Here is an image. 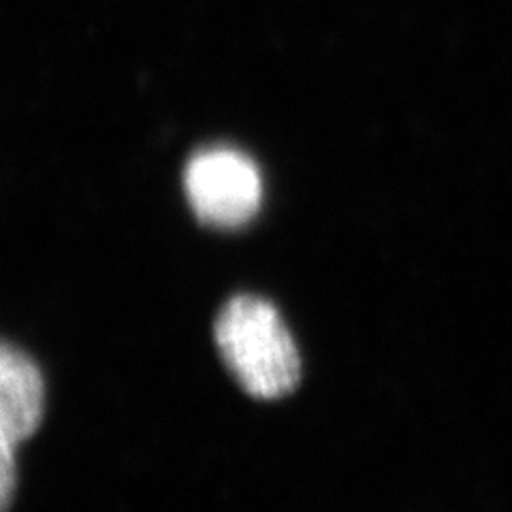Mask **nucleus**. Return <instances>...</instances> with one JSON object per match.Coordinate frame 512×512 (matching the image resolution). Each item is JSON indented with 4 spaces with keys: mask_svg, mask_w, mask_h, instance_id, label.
Masks as SVG:
<instances>
[{
    "mask_svg": "<svg viewBox=\"0 0 512 512\" xmlns=\"http://www.w3.org/2000/svg\"><path fill=\"white\" fill-rule=\"evenodd\" d=\"M18 446L9 440H0V512H9L13 493L18 489V463H15Z\"/></svg>",
    "mask_w": 512,
    "mask_h": 512,
    "instance_id": "obj_4",
    "label": "nucleus"
},
{
    "mask_svg": "<svg viewBox=\"0 0 512 512\" xmlns=\"http://www.w3.org/2000/svg\"><path fill=\"white\" fill-rule=\"evenodd\" d=\"M214 340L224 367L254 399H280L297 389L301 355L274 303L235 295L216 316Z\"/></svg>",
    "mask_w": 512,
    "mask_h": 512,
    "instance_id": "obj_1",
    "label": "nucleus"
},
{
    "mask_svg": "<svg viewBox=\"0 0 512 512\" xmlns=\"http://www.w3.org/2000/svg\"><path fill=\"white\" fill-rule=\"evenodd\" d=\"M45 412L39 365L9 340L0 348V440L15 446L37 434Z\"/></svg>",
    "mask_w": 512,
    "mask_h": 512,
    "instance_id": "obj_3",
    "label": "nucleus"
},
{
    "mask_svg": "<svg viewBox=\"0 0 512 512\" xmlns=\"http://www.w3.org/2000/svg\"><path fill=\"white\" fill-rule=\"evenodd\" d=\"M184 192L192 214L205 227L242 229L256 216L263 199L259 167L233 148H205L188 160Z\"/></svg>",
    "mask_w": 512,
    "mask_h": 512,
    "instance_id": "obj_2",
    "label": "nucleus"
}]
</instances>
